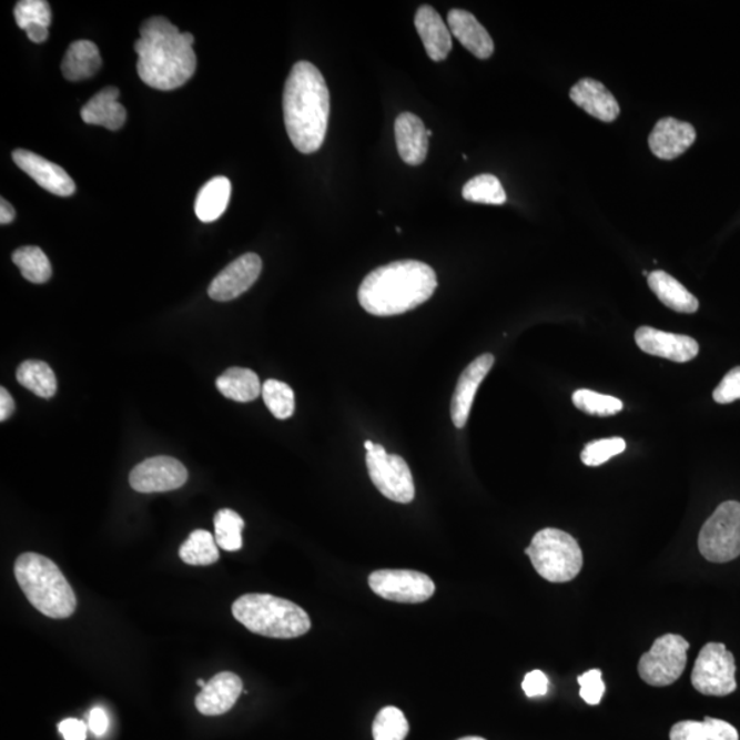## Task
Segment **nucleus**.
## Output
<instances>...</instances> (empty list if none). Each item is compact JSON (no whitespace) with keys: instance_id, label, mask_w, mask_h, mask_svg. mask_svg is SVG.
<instances>
[{"instance_id":"1","label":"nucleus","mask_w":740,"mask_h":740,"mask_svg":"<svg viewBox=\"0 0 740 740\" xmlns=\"http://www.w3.org/2000/svg\"><path fill=\"white\" fill-rule=\"evenodd\" d=\"M194 42L191 33L180 32L165 17H151L140 28L135 43L139 78L151 89H180L196 70Z\"/></svg>"},{"instance_id":"2","label":"nucleus","mask_w":740,"mask_h":740,"mask_svg":"<svg viewBox=\"0 0 740 740\" xmlns=\"http://www.w3.org/2000/svg\"><path fill=\"white\" fill-rule=\"evenodd\" d=\"M330 110V90L322 72L311 62L295 63L285 81L283 112L290 140L301 153L322 149Z\"/></svg>"},{"instance_id":"3","label":"nucleus","mask_w":740,"mask_h":740,"mask_svg":"<svg viewBox=\"0 0 740 740\" xmlns=\"http://www.w3.org/2000/svg\"><path fill=\"white\" fill-rule=\"evenodd\" d=\"M436 287L438 278L433 267L415 260L396 261L364 278L358 301L373 316H398L427 302Z\"/></svg>"},{"instance_id":"4","label":"nucleus","mask_w":740,"mask_h":740,"mask_svg":"<svg viewBox=\"0 0 740 740\" xmlns=\"http://www.w3.org/2000/svg\"><path fill=\"white\" fill-rule=\"evenodd\" d=\"M14 575L28 601L50 619H68L78 606L74 591L50 558L26 553L17 558Z\"/></svg>"},{"instance_id":"5","label":"nucleus","mask_w":740,"mask_h":740,"mask_svg":"<svg viewBox=\"0 0 740 740\" xmlns=\"http://www.w3.org/2000/svg\"><path fill=\"white\" fill-rule=\"evenodd\" d=\"M232 615L250 632L266 638H300L312 628L301 606L271 594H246L233 602Z\"/></svg>"},{"instance_id":"6","label":"nucleus","mask_w":740,"mask_h":740,"mask_svg":"<svg viewBox=\"0 0 740 740\" xmlns=\"http://www.w3.org/2000/svg\"><path fill=\"white\" fill-rule=\"evenodd\" d=\"M536 572L550 582H568L580 574L582 551L572 535L557 528L535 534L526 549Z\"/></svg>"},{"instance_id":"7","label":"nucleus","mask_w":740,"mask_h":740,"mask_svg":"<svg viewBox=\"0 0 740 740\" xmlns=\"http://www.w3.org/2000/svg\"><path fill=\"white\" fill-rule=\"evenodd\" d=\"M698 547L710 562H730L740 556V504L722 503L703 524Z\"/></svg>"},{"instance_id":"8","label":"nucleus","mask_w":740,"mask_h":740,"mask_svg":"<svg viewBox=\"0 0 740 740\" xmlns=\"http://www.w3.org/2000/svg\"><path fill=\"white\" fill-rule=\"evenodd\" d=\"M690 643L680 635L667 633L655 640L651 649L640 657V679L652 687H667L683 675Z\"/></svg>"},{"instance_id":"9","label":"nucleus","mask_w":740,"mask_h":740,"mask_svg":"<svg viewBox=\"0 0 740 740\" xmlns=\"http://www.w3.org/2000/svg\"><path fill=\"white\" fill-rule=\"evenodd\" d=\"M736 657L726 645L710 642L703 646L691 673V683L698 692L710 697H726L737 690Z\"/></svg>"},{"instance_id":"10","label":"nucleus","mask_w":740,"mask_h":740,"mask_svg":"<svg viewBox=\"0 0 740 740\" xmlns=\"http://www.w3.org/2000/svg\"><path fill=\"white\" fill-rule=\"evenodd\" d=\"M366 466L373 485L384 497L398 504H410L416 497L409 465L404 458L388 454L382 445L366 454Z\"/></svg>"},{"instance_id":"11","label":"nucleus","mask_w":740,"mask_h":740,"mask_svg":"<svg viewBox=\"0 0 740 740\" xmlns=\"http://www.w3.org/2000/svg\"><path fill=\"white\" fill-rule=\"evenodd\" d=\"M369 586L376 596L401 604H422L435 594L433 579L417 570H376L369 576Z\"/></svg>"},{"instance_id":"12","label":"nucleus","mask_w":740,"mask_h":740,"mask_svg":"<svg viewBox=\"0 0 740 740\" xmlns=\"http://www.w3.org/2000/svg\"><path fill=\"white\" fill-rule=\"evenodd\" d=\"M189 472L176 458L160 456L145 459L132 469L131 487L138 493H166L185 485Z\"/></svg>"},{"instance_id":"13","label":"nucleus","mask_w":740,"mask_h":740,"mask_svg":"<svg viewBox=\"0 0 740 740\" xmlns=\"http://www.w3.org/2000/svg\"><path fill=\"white\" fill-rule=\"evenodd\" d=\"M261 271L262 261L259 255L249 253L239 256L214 277L209 287L210 298L217 302L236 300L253 287Z\"/></svg>"},{"instance_id":"14","label":"nucleus","mask_w":740,"mask_h":740,"mask_svg":"<svg viewBox=\"0 0 740 740\" xmlns=\"http://www.w3.org/2000/svg\"><path fill=\"white\" fill-rule=\"evenodd\" d=\"M635 342L646 354L673 361V363H689L699 353L698 342L692 337L669 334V332L651 328V326H640L635 332Z\"/></svg>"},{"instance_id":"15","label":"nucleus","mask_w":740,"mask_h":740,"mask_svg":"<svg viewBox=\"0 0 740 740\" xmlns=\"http://www.w3.org/2000/svg\"><path fill=\"white\" fill-rule=\"evenodd\" d=\"M495 363L493 354H483L477 357L474 363L466 366L463 375L459 376L456 392H454L452 399V419L457 428H464L474 405L477 389L485 381L489 371H491Z\"/></svg>"},{"instance_id":"16","label":"nucleus","mask_w":740,"mask_h":740,"mask_svg":"<svg viewBox=\"0 0 740 740\" xmlns=\"http://www.w3.org/2000/svg\"><path fill=\"white\" fill-rule=\"evenodd\" d=\"M16 165L32 178L42 189L58 196L74 194L75 185L72 178L61 166L28 150H16Z\"/></svg>"},{"instance_id":"17","label":"nucleus","mask_w":740,"mask_h":740,"mask_svg":"<svg viewBox=\"0 0 740 740\" xmlns=\"http://www.w3.org/2000/svg\"><path fill=\"white\" fill-rule=\"evenodd\" d=\"M697 132L689 122L666 116L657 122L649 138L651 153L657 159L672 161L695 144Z\"/></svg>"},{"instance_id":"18","label":"nucleus","mask_w":740,"mask_h":740,"mask_svg":"<svg viewBox=\"0 0 740 740\" xmlns=\"http://www.w3.org/2000/svg\"><path fill=\"white\" fill-rule=\"evenodd\" d=\"M243 691V681L232 672H221L210 679L196 696L197 712L203 716H221L235 707Z\"/></svg>"},{"instance_id":"19","label":"nucleus","mask_w":740,"mask_h":740,"mask_svg":"<svg viewBox=\"0 0 740 740\" xmlns=\"http://www.w3.org/2000/svg\"><path fill=\"white\" fill-rule=\"evenodd\" d=\"M427 128L416 114L402 113L395 121L396 148L407 165L417 166L427 159Z\"/></svg>"},{"instance_id":"20","label":"nucleus","mask_w":740,"mask_h":740,"mask_svg":"<svg viewBox=\"0 0 740 740\" xmlns=\"http://www.w3.org/2000/svg\"><path fill=\"white\" fill-rule=\"evenodd\" d=\"M416 29L430 60L445 61L453 49L450 29L446 27L438 11L428 4L416 13Z\"/></svg>"},{"instance_id":"21","label":"nucleus","mask_w":740,"mask_h":740,"mask_svg":"<svg viewBox=\"0 0 740 740\" xmlns=\"http://www.w3.org/2000/svg\"><path fill=\"white\" fill-rule=\"evenodd\" d=\"M570 99L579 108L596 119L611 122L620 114L619 102L602 83L592 79H582L572 87Z\"/></svg>"},{"instance_id":"22","label":"nucleus","mask_w":740,"mask_h":740,"mask_svg":"<svg viewBox=\"0 0 740 740\" xmlns=\"http://www.w3.org/2000/svg\"><path fill=\"white\" fill-rule=\"evenodd\" d=\"M448 29L466 50L480 60L494 54V42L486 28L469 11L453 9L447 16Z\"/></svg>"},{"instance_id":"23","label":"nucleus","mask_w":740,"mask_h":740,"mask_svg":"<svg viewBox=\"0 0 740 740\" xmlns=\"http://www.w3.org/2000/svg\"><path fill=\"white\" fill-rule=\"evenodd\" d=\"M119 97L120 91L115 87L99 91L81 109V119L85 124L101 125L110 131L121 130L126 121V110L119 102Z\"/></svg>"},{"instance_id":"24","label":"nucleus","mask_w":740,"mask_h":740,"mask_svg":"<svg viewBox=\"0 0 740 740\" xmlns=\"http://www.w3.org/2000/svg\"><path fill=\"white\" fill-rule=\"evenodd\" d=\"M649 287L663 305L678 313L692 314L698 311L699 302L683 284L663 271L651 272Z\"/></svg>"},{"instance_id":"25","label":"nucleus","mask_w":740,"mask_h":740,"mask_svg":"<svg viewBox=\"0 0 740 740\" xmlns=\"http://www.w3.org/2000/svg\"><path fill=\"white\" fill-rule=\"evenodd\" d=\"M101 67L102 58L98 45L90 40H78L69 45L61 70L67 80L81 81L92 78Z\"/></svg>"},{"instance_id":"26","label":"nucleus","mask_w":740,"mask_h":740,"mask_svg":"<svg viewBox=\"0 0 740 740\" xmlns=\"http://www.w3.org/2000/svg\"><path fill=\"white\" fill-rule=\"evenodd\" d=\"M671 740H739L736 727L724 720L704 718L702 721L676 722L669 733Z\"/></svg>"},{"instance_id":"27","label":"nucleus","mask_w":740,"mask_h":740,"mask_svg":"<svg viewBox=\"0 0 740 740\" xmlns=\"http://www.w3.org/2000/svg\"><path fill=\"white\" fill-rule=\"evenodd\" d=\"M232 185L226 178H214L202 186L195 201L196 217L202 223H213L229 207Z\"/></svg>"},{"instance_id":"28","label":"nucleus","mask_w":740,"mask_h":740,"mask_svg":"<svg viewBox=\"0 0 740 740\" xmlns=\"http://www.w3.org/2000/svg\"><path fill=\"white\" fill-rule=\"evenodd\" d=\"M219 392L225 398L241 402H253L262 394V387L259 376L252 369L246 368H230L215 382Z\"/></svg>"},{"instance_id":"29","label":"nucleus","mask_w":740,"mask_h":740,"mask_svg":"<svg viewBox=\"0 0 740 740\" xmlns=\"http://www.w3.org/2000/svg\"><path fill=\"white\" fill-rule=\"evenodd\" d=\"M17 381L40 398L49 399L57 393V377L43 361H26L17 369Z\"/></svg>"},{"instance_id":"30","label":"nucleus","mask_w":740,"mask_h":740,"mask_svg":"<svg viewBox=\"0 0 740 740\" xmlns=\"http://www.w3.org/2000/svg\"><path fill=\"white\" fill-rule=\"evenodd\" d=\"M180 558L194 567H207L219 561L220 551L217 541L205 529H196L189 536L179 550Z\"/></svg>"},{"instance_id":"31","label":"nucleus","mask_w":740,"mask_h":740,"mask_svg":"<svg viewBox=\"0 0 740 740\" xmlns=\"http://www.w3.org/2000/svg\"><path fill=\"white\" fill-rule=\"evenodd\" d=\"M13 262L20 267L21 275L28 282L43 284L49 282L52 275L50 260L47 259L42 249L26 246L16 250Z\"/></svg>"},{"instance_id":"32","label":"nucleus","mask_w":740,"mask_h":740,"mask_svg":"<svg viewBox=\"0 0 740 740\" xmlns=\"http://www.w3.org/2000/svg\"><path fill=\"white\" fill-rule=\"evenodd\" d=\"M464 200L483 205H504L506 192L499 179L494 174H480L464 185Z\"/></svg>"},{"instance_id":"33","label":"nucleus","mask_w":740,"mask_h":740,"mask_svg":"<svg viewBox=\"0 0 740 740\" xmlns=\"http://www.w3.org/2000/svg\"><path fill=\"white\" fill-rule=\"evenodd\" d=\"M244 521L236 511L223 509L214 517V538L219 547L225 551H237L242 549V531Z\"/></svg>"},{"instance_id":"34","label":"nucleus","mask_w":740,"mask_h":740,"mask_svg":"<svg viewBox=\"0 0 740 740\" xmlns=\"http://www.w3.org/2000/svg\"><path fill=\"white\" fill-rule=\"evenodd\" d=\"M262 398L276 418L287 419L294 415L295 395L288 384L270 378L262 386Z\"/></svg>"},{"instance_id":"35","label":"nucleus","mask_w":740,"mask_h":740,"mask_svg":"<svg viewBox=\"0 0 740 740\" xmlns=\"http://www.w3.org/2000/svg\"><path fill=\"white\" fill-rule=\"evenodd\" d=\"M372 733L375 740H405L409 733V722L402 710L387 707L377 713Z\"/></svg>"},{"instance_id":"36","label":"nucleus","mask_w":740,"mask_h":740,"mask_svg":"<svg viewBox=\"0 0 740 740\" xmlns=\"http://www.w3.org/2000/svg\"><path fill=\"white\" fill-rule=\"evenodd\" d=\"M574 405L590 416L609 417L622 410V402L615 396L598 394L591 389H578L572 396Z\"/></svg>"},{"instance_id":"37","label":"nucleus","mask_w":740,"mask_h":740,"mask_svg":"<svg viewBox=\"0 0 740 740\" xmlns=\"http://www.w3.org/2000/svg\"><path fill=\"white\" fill-rule=\"evenodd\" d=\"M14 19L22 31L31 27L51 26V8L44 0H21L16 4Z\"/></svg>"},{"instance_id":"38","label":"nucleus","mask_w":740,"mask_h":740,"mask_svg":"<svg viewBox=\"0 0 740 740\" xmlns=\"http://www.w3.org/2000/svg\"><path fill=\"white\" fill-rule=\"evenodd\" d=\"M627 443L621 438L602 439L588 443L581 453V462L587 466H599L608 463L610 458L626 452Z\"/></svg>"},{"instance_id":"39","label":"nucleus","mask_w":740,"mask_h":740,"mask_svg":"<svg viewBox=\"0 0 740 740\" xmlns=\"http://www.w3.org/2000/svg\"><path fill=\"white\" fill-rule=\"evenodd\" d=\"M578 683L580 685L582 701L592 704V707L602 701L606 686L602 680V672L599 669H591V671L579 676Z\"/></svg>"},{"instance_id":"40","label":"nucleus","mask_w":740,"mask_h":740,"mask_svg":"<svg viewBox=\"0 0 740 740\" xmlns=\"http://www.w3.org/2000/svg\"><path fill=\"white\" fill-rule=\"evenodd\" d=\"M713 399L720 405L732 404L740 399V366L731 369L722 377L721 383L713 392Z\"/></svg>"},{"instance_id":"41","label":"nucleus","mask_w":740,"mask_h":740,"mask_svg":"<svg viewBox=\"0 0 740 740\" xmlns=\"http://www.w3.org/2000/svg\"><path fill=\"white\" fill-rule=\"evenodd\" d=\"M550 681L547 676L536 669L526 675L523 681V690L528 698L544 697L549 691Z\"/></svg>"},{"instance_id":"42","label":"nucleus","mask_w":740,"mask_h":740,"mask_svg":"<svg viewBox=\"0 0 740 740\" xmlns=\"http://www.w3.org/2000/svg\"><path fill=\"white\" fill-rule=\"evenodd\" d=\"M60 732L65 740H85L87 727L83 721L78 719H67L60 722Z\"/></svg>"},{"instance_id":"43","label":"nucleus","mask_w":740,"mask_h":740,"mask_svg":"<svg viewBox=\"0 0 740 740\" xmlns=\"http://www.w3.org/2000/svg\"><path fill=\"white\" fill-rule=\"evenodd\" d=\"M109 719L107 712L101 708H95L90 714V728L95 736L101 737L108 731Z\"/></svg>"},{"instance_id":"44","label":"nucleus","mask_w":740,"mask_h":740,"mask_svg":"<svg viewBox=\"0 0 740 740\" xmlns=\"http://www.w3.org/2000/svg\"><path fill=\"white\" fill-rule=\"evenodd\" d=\"M16 410L13 396L6 388H0V422H6Z\"/></svg>"},{"instance_id":"45","label":"nucleus","mask_w":740,"mask_h":740,"mask_svg":"<svg viewBox=\"0 0 740 740\" xmlns=\"http://www.w3.org/2000/svg\"><path fill=\"white\" fill-rule=\"evenodd\" d=\"M16 219V210L6 200L0 201V224L8 225L13 223Z\"/></svg>"},{"instance_id":"46","label":"nucleus","mask_w":740,"mask_h":740,"mask_svg":"<svg viewBox=\"0 0 740 740\" xmlns=\"http://www.w3.org/2000/svg\"><path fill=\"white\" fill-rule=\"evenodd\" d=\"M26 32L33 43H44L49 39V28L45 27H31Z\"/></svg>"},{"instance_id":"47","label":"nucleus","mask_w":740,"mask_h":740,"mask_svg":"<svg viewBox=\"0 0 740 740\" xmlns=\"http://www.w3.org/2000/svg\"><path fill=\"white\" fill-rule=\"evenodd\" d=\"M375 447H376V445L372 440H366L365 442L366 452H368V453L373 452V450H375Z\"/></svg>"},{"instance_id":"48","label":"nucleus","mask_w":740,"mask_h":740,"mask_svg":"<svg viewBox=\"0 0 740 740\" xmlns=\"http://www.w3.org/2000/svg\"><path fill=\"white\" fill-rule=\"evenodd\" d=\"M458 740H486V739L480 737H465Z\"/></svg>"},{"instance_id":"49","label":"nucleus","mask_w":740,"mask_h":740,"mask_svg":"<svg viewBox=\"0 0 740 740\" xmlns=\"http://www.w3.org/2000/svg\"><path fill=\"white\" fill-rule=\"evenodd\" d=\"M196 685L200 686V687H202V689H203V687H205L207 683H205V681H203L202 679H200V680L196 681Z\"/></svg>"},{"instance_id":"50","label":"nucleus","mask_w":740,"mask_h":740,"mask_svg":"<svg viewBox=\"0 0 740 740\" xmlns=\"http://www.w3.org/2000/svg\"><path fill=\"white\" fill-rule=\"evenodd\" d=\"M427 136L428 138L433 136V131L427 130Z\"/></svg>"}]
</instances>
